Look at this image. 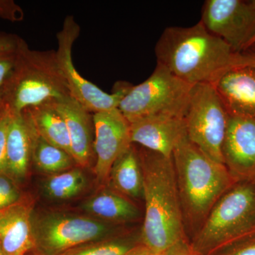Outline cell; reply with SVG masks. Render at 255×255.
Instances as JSON below:
<instances>
[{"instance_id":"obj_1","label":"cell","mask_w":255,"mask_h":255,"mask_svg":"<svg viewBox=\"0 0 255 255\" xmlns=\"http://www.w3.org/2000/svg\"><path fill=\"white\" fill-rule=\"evenodd\" d=\"M157 64L188 85L215 82L241 65L242 54L210 33L201 21L189 27L169 26L156 43Z\"/></svg>"},{"instance_id":"obj_2","label":"cell","mask_w":255,"mask_h":255,"mask_svg":"<svg viewBox=\"0 0 255 255\" xmlns=\"http://www.w3.org/2000/svg\"><path fill=\"white\" fill-rule=\"evenodd\" d=\"M138 152L145 204L140 241L153 251L166 253L187 240L173 159L145 148Z\"/></svg>"},{"instance_id":"obj_3","label":"cell","mask_w":255,"mask_h":255,"mask_svg":"<svg viewBox=\"0 0 255 255\" xmlns=\"http://www.w3.org/2000/svg\"><path fill=\"white\" fill-rule=\"evenodd\" d=\"M184 224L195 234L216 203L236 181L226 166L184 137L172 153Z\"/></svg>"},{"instance_id":"obj_4","label":"cell","mask_w":255,"mask_h":255,"mask_svg":"<svg viewBox=\"0 0 255 255\" xmlns=\"http://www.w3.org/2000/svg\"><path fill=\"white\" fill-rule=\"evenodd\" d=\"M2 88L5 105L16 113L70 97L55 50H31L26 42Z\"/></svg>"},{"instance_id":"obj_5","label":"cell","mask_w":255,"mask_h":255,"mask_svg":"<svg viewBox=\"0 0 255 255\" xmlns=\"http://www.w3.org/2000/svg\"><path fill=\"white\" fill-rule=\"evenodd\" d=\"M255 233V182H237L211 210L189 241L199 255H211Z\"/></svg>"},{"instance_id":"obj_6","label":"cell","mask_w":255,"mask_h":255,"mask_svg":"<svg viewBox=\"0 0 255 255\" xmlns=\"http://www.w3.org/2000/svg\"><path fill=\"white\" fill-rule=\"evenodd\" d=\"M124 225L88 215L49 212L32 217L37 255H60L76 247L127 232Z\"/></svg>"},{"instance_id":"obj_7","label":"cell","mask_w":255,"mask_h":255,"mask_svg":"<svg viewBox=\"0 0 255 255\" xmlns=\"http://www.w3.org/2000/svg\"><path fill=\"white\" fill-rule=\"evenodd\" d=\"M191 87L157 64L147 80L136 86L132 85L118 109L129 123L157 114L184 117Z\"/></svg>"},{"instance_id":"obj_8","label":"cell","mask_w":255,"mask_h":255,"mask_svg":"<svg viewBox=\"0 0 255 255\" xmlns=\"http://www.w3.org/2000/svg\"><path fill=\"white\" fill-rule=\"evenodd\" d=\"M228 118L212 85L191 87L184 115L188 139L210 159L223 164L222 148Z\"/></svg>"},{"instance_id":"obj_9","label":"cell","mask_w":255,"mask_h":255,"mask_svg":"<svg viewBox=\"0 0 255 255\" xmlns=\"http://www.w3.org/2000/svg\"><path fill=\"white\" fill-rule=\"evenodd\" d=\"M80 33V26L75 17L68 15L56 35L58 49L55 50V55L66 80L70 97L92 114L118 109L132 85L128 82H118L112 93H107L82 77L75 68L72 57L74 43Z\"/></svg>"},{"instance_id":"obj_10","label":"cell","mask_w":255,"mask_h":255,"mask_svg":"<svg viewBox=\"0 0 255 255\" xmlns=\"http://www.w3.org/2000/svg\"><path fill=\"white\" fill-rule=\"evenodd\" d=\"M200 21L235 53L242 54L251 48L255 36V1L206 0Z\"/></svg>"},{"instance_id":"obj_11","label":"cell","mask_w":255,"mask_h":255,"mask_svg":"<svg viewBox=\"0 0 255 255\" xmlns=\"http://www.w3.org/2000/svg\"><path fill=\"white\" fill-rule=\"evenodd\" d=\"M95 126V164L97 181L108 185L111 169L114 162L130 141V123L119 109L93 114Z\"/></svg>"},{"instance_id":"obj_12","label":"cell","mask_w":255,"mask_h":255,"mask_svg":"<svg viewBox=\"0 0 255 255\" xmlns=\"http://www.w3.org/2000/svg\"><path fill=\"white\" fill-rule=\"evenodd\" d=\"M222 153L236 182H255V117L229 116Z\"/></svg>"},{"instance_id":"obj_13","label":"cell","mask_w":255,"mask_h":255,"mask_svg":"<svg viewBox=\"0 0 255 255\" xmlns=\"http://www.w3.org/2000/svg\"><path fill=\"white\" fill-rule=\"evenodd\" d=\"M130 141L167 157L187 137L184 116L163 114L149 116L130 123Z\"/></svg>"},{"instance_id":"obj_14","label":"cell","mask_w":255,"mask_h":255,"mask_svg":"<svg viewBox=\"0 0 255 255\" xmlns=\"http://www.w3.org/2000/svg\"><path fill=\"white\" fill-rule=\"evenodd\" d=\"M66 123L71 154L78 167H90L95 159L93 114L71 97L53 102Z\"/></svg>"},{"instance_id":"obj_15","label":"cell","mask_w":255,"mask_h":255,"mask_svg":"<svg viewBox=\"0 0 255 255\" xmlns=\"http://www.w3.org/2000/svg\"><path fill=\"white\" fill-rule=\"evenodd\" d=\"M212 85L228 115L255 117V68L236 65Z\"/></svg>"},{"instance_id":"obj_16","label":"cell","mask_w":255,"mask_h":255,"mask_svg":"<svg viewBox=\"0 0 255 255\" xmlns=\"http://www.w3.org/2000/svg\"><path fill=\"white\" fill-rule=\"evenodd\" d=\"M31 201L25 196L17 204L0 211V246L6 255H27L34 251Z\"/></svg>"},{"instance_id":"obj_17","label":"cell","mask_w":255,"mask_h":255,"mask_svg":"<svg viewBox=\"0 0 255 255\" xmlns=\"http://www.w3.org/2000/svg\"><path fill=\"white\" fill-rule=\"evenodd\" d=\"M10 112L6 174L20 185L26 180L32 163V131L22 113Z\"/></svg>"},{"instance_id":"obj_18","label":"cell","mask_w":255,"mask_h":255,"mask_svg":"<svg viewBox=\"0 0 255 255\" xmlns=\"http://www.w3.org/2000/svg\"><path fill=\"white\" fill-rule=\"evenodd\" d=\"M81 209L88 216L117 224L135 222L141 216L140 210L129 198L112 188H104L89 198L82 203Z\"/></svg>"},{"instance_id":"obj_19","label":"cell","mask_w":255,"mask_h":255,"mask_svg":"<svg viewBox=\"0 0 255 255\" xmlns=\"http://www.w3.org/2000/svg\"><path fill=\"white\" fill-rule=\"evenodd\" d=\"M21 113L39 136L72 156L68 127L53 102L29 107Z\"/></svg>"},{"instance_id":"obj_20","label":"cell","mask_w":255,"mask_h":255,"mask_svg":"<svg viewBox=\"0 0 255 255\" xmlns=\"http://www.w3.org/2000/svg\"><path fill=\"white\" fill-rule=\"evenodd\" d=\"M108 185L129 199H143V174L138 150L134 144L114 162Z\"/></svg>"},{"instance_id":"obj_21","label":"cell","mask_w":255,"mask_h":255,"mask_svg":"<svg viewBox=\"0 0 255 255\" xmlns=\"http://www.w3.org/2000/svg\"><path fill=\"white\" fill-rule=\"evenodd\" d=\"M31 160L37 169L45 173L53 174L76 167L73 157L68 152L46 141L39 136L31 127Z\"/></svg>"},{"instance_id":"obj_22","label":"cell","mask_w":255,"mask_h":255,"mask_svg":"<svg viewBox=\"0 0 255 255\" xmlns=\"http://www.w3.org/2000/svg\"><path fill=\"white\" fill-rule=\"evenodd\" d=\"M87 184L83 169L76 166L60 173L50 174L43 182V189L50 199L68 200L80 194Z\"/></svg>"},{"instance_id":"obj_23","label":"cell","mask_w":255,"mask_h":255,"mask_svg":"<svg viewBox=\"0 0 255 255\" xmlns=\"http://www.w3.org/2000/svg\"><path fill=\"white\" fill-rule=\"evenodd\" d=\"M140 243V231L126 232L115 237L82 245L60 255H126Z\"/></svg>"},{"instance_id":"obj_24","label":"cell","mask_w":255,"mask_h":255,"mask_svg":"<svg viewBox=\"0 0 255 255\" xmlns=\"http://www.w3.org/2000/svg\"><path fill=\"white\" fill-rule=\"evenodd\" d=\"M25 43L18 35L0 31V87L4 86L14 71Z\"/></svg>"},{"instance_id":"obj_25","label":"cell","mask_w":255,"mask_h":255,"mask_svg":"<svg viewBox=\"0 0 255 255\" xmlns=\"http://www.w3.org/2000/svg\"><path fill=\"white\" fill-rule=\"evenodd\" d=\"M24 197L14 179L8 174L0 173V211L17 204Z\"/></svg>"},{"instance_id":"obj_26","label":"cell","mask_w":255,"mask_h":255,"mask_svg":"<svg viewBox=\"0 0 255 255\" xmlns=\"http://www.w3.org/2000/svg\"><path fill=\"white\" fill-rule=\"evenodd\" d=\"M211 255H255V233L242 238Z\"/></svg>"},{"instance_id":"obj_27","label":"cell","mask_w":255,"mask_h":255,"mask_svg":"<svg viewBox=\"0 0 255 255\" xmlns=\"http://www.w3.org/2000/svg\"><path fill=\"white\" fill-rule=\"evenodd\" d=\"M10 114L11 112L6 106L0 112V173L6 174V140Z\"/></svg>"},{"instance_id":"obj_28","label":"cell","mask_w":255,"mask_h":255,"mask_svg":"<svg viewBox=\"0 0 255 255\" xmlns=\"http://www.w3.org/2000/svg\"><path fill=\"white\" fill-rule=\"evenodd\" d=\"M22 8L13 0H0V18L11 22L23 21Z\"/></svg>"},{"instance_id":"obj_29","label":"cell","mask_w":255,"mask_h":255,"mask_svg":"<svg viewBox=\"0 0 255 255\" xmlns=\"http://www.w3.org/2000/svg\"><path fill=\"white\" fill-rule=\"evenodd\" d=\"M167 252L169 255H199L191 248L188 240L179 242Z\"/></svg>"},{"instance_id":"obj_30","label":"cell","mask_w":255,"mask_h":255,"mask_svg":"<svg viewBox=\"0 0 255 255\" xmlns=\"http://www.w3.org/2000/svg\"><path fill=\"white\" fill-rule=\"evenodd\" d=\"M126 255H169L168 252L166 253H159L147 248L140 243L138 246L132 248L131 251L128 252Z\"/></svg>"},{"instance_id":"obj_31","label":"cell","mask_w":255,"mask_h":255,"mask_svg":"<svg viewBox=\"0 0 255 255\" xmlns=\"http://www.w3.org/2000/svg\"><path fill=\"white\" fill-rule=\"evenodd\" d=\"M241 65H248L255 68V53H242Z\"/></svg>"},{"instance_id":"obj_32","label":"cell","mask_w":255,"mask_h":255,"mask_svg":"<svg viewBox=\"0 0 255 255\" xmlns=\"http://www.w3.org/2000/svg\"><path fill=\"white\" fill-rule=\"evenodd\" d=\"M5 106L4 90L2 87H0V112L4 108Z\"/></svg>"},{"instance_id":"obj_33","label":"cell","mask_w":255,"mask_h":255,"mask_svg":"<svg viewBox=\"0 0 255 255\" xmlns=\"http://www.w3.org/2000/svg\"><path fill=\"white\" fill-rule=\"evenodd\" d=\"M0 255H6L5 254L4 252L1 249V246H0Z\"/></svg>"},{"instance_id":"obj_34","label":"cell","mask_w":255,"mask_h":255,"mask_svg":"<svg viewBox=\"0 0 255 255\" xmlns=\"http://www.w3.org/2000/svg\"><path fill=\"white\" fill-rule=\"evenodd\" d=\"M255 38H253V41H252L251 46H253V45H255Z\"/></svg>"}]
</instances>
